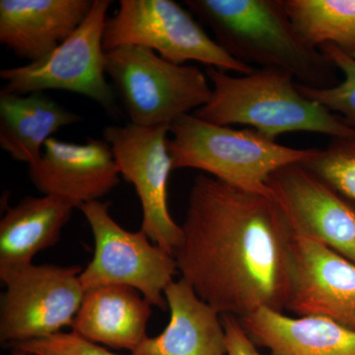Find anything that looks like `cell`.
Wrapping results in <instances>:
<instances>
[{
  "instance_id": "9a60e30c",
  "label": "cell",
  "mask_w": 355,
  "mask_h": 355,
  "mask_svg": "<svg viewBox=\"0 0 355 355\" xmlns=\"http://www.w3.org/2000/svg\"><path fill=\"white\" fill-rule=\"evenodd\" d=\"M164 294L169 323L160 335L147 336L130 355H226L225 329L219 312L182 277Z\"/></svg>"
},
{
  "instance_id": "2e32d148",
  "label": "cell",
  "mask_w": 355,
  "mask_h": 355,
  "mask_svg": "<svg viewBox=\"0 0 355 355\" xmlns=\"http://www.w3.org/2000/svg\"><path fill=\"white\" fill-rule=\"evenodd\" d=\"M151 306L132 287L87 289L72 323V331L89 342L132 352L147 338Z\"/></svg>"
},
{
  "instance_id": "603a6c76",
  "label": "cell",
  "mask_w": 355,
  "mask_h": 355,
  "mask_svg": "<svg viewBox=\"0 0 355 355\" xmlns=\"http://www.w3.org/2000/svg\"><path fill=\"white\" fill-rule=\"evenodd\" d=\"M30 355H119L98 343L89 342L76 333H60L10 345Z\"/></svg>"
},
{
  "instance_id": "ac0fdd59",
  "label": "cell",
  "mask_w": 355,
  "mask_h": 355,
  "mask_svg": "<svg viewBox=\"0 0 355 355\" xmlns=\"http://www.w3.org/2000/svg\"><path fill=\"white\" fill-rule=\"evenodd\" d=\"M76 203L46 196L27 197L0 221V272L32 263L35 254L57 244Z\"/></svg>"
},
{
  "instance_id": "44dd1931",
  "label": "cell",
  "mask_w": 355,
  "mask_h": 355,
  "mask_svg": "<svg viewBox=\"0 0 355 355\" xmlns=\"http://www.w3.org/2000/svg\"><path fill=\"white\" fill-rule=\"evenodd\" d=\"M320 51L331 64L342 71L343 80L328 88H314L296 83L297 90L307 99L329 110L355 130V58L333 44L321 46Z\"/></svg>"
},
{
  "instance_id": "4fadbf2b",
  "label": "cell",
  "mask_w": 355,
  "mask_h": 355,
  "mask_svg": "<svg viewBox=\"0 0 355 355\" xmlns=\"http://www.w3.org/2000/svg\"><path fill=\"white\" fill-rule=\"evenodd\" d=\"M37 190L67 198L77 207L99 200L120 184V172L106 140L89 137L86 144L49 139L41 157L28 166Z\"/></svg>"
},
{
  "instance_id": "3957f363",
  "label": "cell",
  "mask_w": 355,
  "mask_h": 355,
  "mask_svg": "<svg viewBox=\"0 0 355 355\" xmlns=\"http://www.w3.org/2000/svg\"><path fill=\"white\" fill-rule=\"evenodd\" d=\"M212 93L197 110L200 120L217 125L251 127L268 139L291 132H316L331 139L355 137V130L338 114L297 90L294 76L279 69H254L232 74L207 67Z\"/></svg>"
},
{
  "instance_id": "ba28073f",
  "label": "cell",
  "mask_w": 355,
  "mask_h": 355,
  "mask_svg": "<svg viewBox=\"0 0 355 355\" xmlns=\"http://www.w3.org/2000/svg\"><path fill=\"white\" fill-rule=\"evenodd\" d=\"M95 239L92 261L83 268L84 291L103 286H125L137 289L160 309H167L165 289L174 282L176 261L141 230L130 232L110 214V202L100 200L79 205Z\"/></svg>"
},
{
  "instance_id": "9c48e42d",
  "label": "cell",
  "mask_w": 355,
  "mask_h": 355,
  "mask_svg": "<svg viewBox=\"0 0 355 355\" xmlns=\"http://www.w3.org/2000/svg\"><path fill=\"white\" fill-rule=\"evenodd\" d=\"M79 266L30 265L0 272V342L9 347L72 326L84 296Z\"/></svg>"
},
{
  "instance_id": "d6986e66",
  "label": "cell",
  "mask_w": 355,
  "mask_h": 355,
  "mask_svg": "<svg viewBox=\"0 0 355 355\" xmlns=\"http://www.w3.org/2000/svg\"><path fill=\"white\" fill-rule=\"evenodd\" d=\"M83 121L43 92H0V147L14 160L36 162L44 144L60 128Z\"/></svg>"
},
{
  "instance_id": "5b68a950",
  "label": "cell",
  "mask_w": 355,
  "mask_h": 355,
  "mask_svg": "<svg viewBox=\"0 0 355 355\" xmlns=\"http://www.w3.org/2000/svg\"><path fill=\"white\" fill-rule=\"evenodd\" d=\"M106 73L120 95L130 123L171 127L211 97L207 73L193 65L172 64L155 51L123 46L106 51Z\"/></svg>"
},
{
  "instance_id": "7402d4cb",
  "label": "cell",
  "mask_w": 355,
  "mask_h": 355,
  "mask_svg": "<svg viewBox=\"0 0 355 355\" xmlns=\"http://www.w3.org/2000/svg\"><path fill=\"white\" fill-rule=\"evenodd\" d=\"M302 164L355 203V137L331 139Z\"/></svg>"
},
{
  "instance_id": "277c9868",
  "label": "cell",
  "mask_w": 355,
  "mask_h": 355,
  "mask_svg": "<svg viewBox=\"0 0 355 355\" xmlns=\"http://www.w3.org/2000/svg\"><path fill=\"white\" fill-rule=\"evenodd\" d=\"M173 170H200L236 188L275 197L268 180L286 166L306 162L317 148L277 144L252 128L236 130L184 114L170 127Z\"/></svg>"
},
{
  "instance_id": "e0dca14e",
  "label": "cell",
  "mask_w": 355,
  "mask_h": 355,
  "mask_svg": "<svg viewBox=\"0 0 355 355\" xmlns=\"http://www.w3.org/2000/svg\"><path fill=\"white\" fill-rule=\"evenodd\" d=\"M240 321L270 355H355V331L327 318L288 317L263 308Z\"/></svg>"
},
{
  "instance_id": "30bf717a",
  "label": "cell",
  "mask_w": 355,
  "mask_h": 355,
  "mask_svg": "<svg viewBox=\"0 0 355 355\" xmlns=\"http://www.w3.org/2000/svg\"><path fill=\"white\" fill-rule=\"evenodd\" d=\"M169 127L144 128L128 123L104 130L121 176L133 184L142 207L140 230L174 257L182 239L168 207V180L173 171Z\"/></svg>"
},
{
  "instance_id": "7a4b0ae2",
  "label": "cell",
  "mask_w": 355,
  "mask_h": 355,
  "mask_svg": "<svg viewBox=\"0 0 355 355\" xmlns=\"http://www.w3.org/2000/svg\"><path fill=\"white\" fill-rule=\"evenodd\" d=\"M184 3L238 62L286 70L309 87L334 86L335 67L303 39L284 0H186Z\"/></svg>"
},
{
  "instance_id": "6da1fadb",
  "label": "cell",
  "mask_w": 355,
  "mask_h": 355,
  "mask_svg": "<svg viewBox=\"0 0 355 355\" xmlns=\"http://www.w3.org/2000/svg\"><path fill=\"white\" fill-rule=\"evenodd\" d=\"M181 228L178 272L221 316L286 310L294 231L277 198L198 175Z\"/></svg>"
},
{
  "instance_id": "5bb4252c",
  "label": "cell",
  "mask_w": 355,
  "mask_h": 355,
  "mask_svg": "<svg viewBox=\"0 0 355 355\" xmlns=\"http://www.w3.org/2000/svg\"><path fill=\"white\" fill-rule=\"evenodd\" d=\"M94 0H1L0 43L29 62L55 50L87 17Z\"/></svg>"
},
{
  "instance_id": "ffe728a7",
  "label": "cell",
  "mask_w": 355,
  "mask_h": 355,
  "mask_svg": "<svg viewBox=\"0 0 355 355\" xmlns=\"http://www.w3.org/2000/svg\"><path fill=\"white\" fill-rule=\"evenodd\" d=\"M287 13L310 46L333 44L355 58V0H284Z\"/></svg>"
},
{
  "instance_id": "8fae6325",
  "label": "cell",
  "mask_w": 355,
  "mask_h": 355,
  "mask_svg": "<svg viewBox=\"0 0 355 355\" xmlns=\"http://www.w3.org/2000/svg\"><path fill=\"white\" fill-rule=\"evenodd\" d=\"M268 186L294 235L314 240L355 263V203L301 163L277 170Z\"/></svg>"
},
{
  "instance_id": "52a82bcc",
  "label": "cell",
  "mask_w": 355,
  "mask_h": 355,
  "mask_svg": "<svg viewBox=\"0 0 355 355\" xmlns=\"http://www.w3.org/2000/svg\"><path fill=\"white\" fill-rule=\"evenodd\" d=\"M112 1L94 0L92 8L69 39L46 57L0 71L3 90L26 95L60 90L85 96L106 111H116L113 87L106 78L105 28Z\"/></svg>"
},
{
  "instance_id": "d4e9b609",
  "label": "cell",
  "mask_w": 355,
  "mask_h": 355,
  "mask_svg": "<svg viewBox=\"0 0 355 355\" xmlns=\"http://www.w3.org/2000/svg\"><path fill=\"white\" fill-rule=\"evenodd\" d=\"M12 355H30L27 352H23V350L12 349Z\"/></svg>"
},
{
  "instance_id": "7c38bea8",
  "label": "cell",
  "mask_w": 355,
  "mask_h": 355,
  "mask_svg": "<svg viewBox=\"0 0 355 355\" xmlns=\"http://www.w3.org/2000/svg\"><path fill=\"white\" fill-rule=\"evenodd\" d=\"M286 311L327 318L355 331V263L294 235Z\"/></svg>"
},
{
  "instance_id": "cb8c5ba5",
  "label": "cell",
  "mask_w": 355,
  "mask_h": 355,
  "mask_svg": "<svg viewBox=\"0 0 355 355\" xmlns=\"http://www.w3.org/2000/svg\"><path fill=\"white\" fill-rule=\"evenodd\" d=\"M225 329L226 355H263L258 352L256 343L250 338L240 319L231 315H222Z\"/></svg>"
},
{
  "instance_id": "8992f818",
  "label": "cell",
  "mask_w": 355,
  "mask_h": 355,
  "mask_svg": "<svg viewBox=\"0 0 355 355\" xmlns=\"http://www.w3.org/2000/svg\"><path fill=\"white\" fill-rule=\"evenodd\" d=\"M123 46L149 49L175 64L197 62L241 76L254 69L228 55L189 9L173 0H121L107 20L104 49Z\"/></svg>"
}]
</instances>
